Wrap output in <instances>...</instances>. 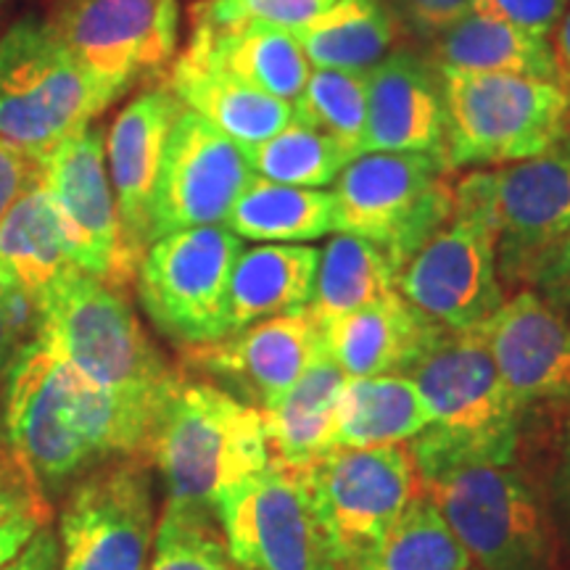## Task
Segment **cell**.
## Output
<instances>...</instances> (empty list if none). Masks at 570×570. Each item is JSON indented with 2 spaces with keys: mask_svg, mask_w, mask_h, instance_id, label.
Here are the masks:
<instances>
[{
  "mask_svg": "<svg viewBox=\"0 0 570 570\" xmlns=\"http://www.w3.org/2000/svg\"><path fill=\"white\" fill-rule=\"evenodd\" d=\"M154 420L77 375L32 336L6 386V436L42 489L61 487L96 462L146 454Z\"/></svg>",
  "mask_w": 570,
  "mask_h": 570,
  "instance_id": "obj_1",
  "label": "cell"
},
{
  "mask_svg": "<svg viewBox=\"0 0 570 570\" xmlns=\"http://www.w3.org/2000/svg\"><path fill=\"white\" fill-rule=\"evenodd\" d=\"M402 375L431 412L425 431L410 441L420 479L458 465H510L525 407L504 386L481 327H446Z\"/></svg>",
  "mask_w": 570,
  "mask_h": 570,
  "instance_id": "obj_2",
  "label": "cell"
},
{
  "mask_svg": "<svg viewBox=\"0 0 570 570\" xmlns=\"http://www.w3.org/2000/svg\"><path fill=\"white\" fill-rule=\"evenodd\" d=\"M269 458L262 410L183 370L164 396L142 454L159 470L167 504L212 515L219 499L262 473Z\"/></svg>",
  "mask_w": 570,
  "mask_h": 570,
  "instance_id": "obj_3",
  "label": "cell"
},
{
  "mask_svg": "<svg viewBox=\"0 0 570 570\" xmlns=\"http://www.w3.org/2000/svg\"><path fill=\"white\" fill-rule=\"evenodd\" d=\"M35 338L96 389L156 423L175 370L122 296V288L71 269L38 306Z\"/></svg>",
  "mask_w": 570,
  "mask_h": 570,
  "instance_id": "obj_4",
  "label": "cell"
},
{
  "mask_svg": "<svg viewBox=\"0 0 570 570\" xmlns=\"http://www.w3.org/2000/svg\"><path fill=\"white\" fill-rule=\"evenodd\" d=\"M119 98L80 67L46 19H21L0 38V140L6 146L42 161Z\"/></svg>",
  "mask_w": 570,
  "mask_h": 570,
  "instance_id": "obj_5",
  "label": "cell"
},
{
  "mask_svg": "<svg viewBox=\"0 0 570 570\" xmlns=\"http://www.w3.org/2000/svg\"><path fill=\"white\" fill-rule=\"evenodd\" d=\"M444 98V159L458 167H504L552 154L570 132V90L518 75L436 69Z\"/></svg>",
  "mask_w": 570,
  "mask_h": 570,
  "instance_id": "obj_6",
  "label": "cell"
},
{
  "mask_svg": "<svg viewBox=\"0 0 570 570\" xmlns=\"http://www.w3.org/2000/svg\"><path fill=\"white\" fill-rule=\"evenodd\" d=\"M336 233L365 238L399 273L454 214V188L441 154H360L333 183Z\"/></svg>",
  "mask_w": 570,
  "mask_h": 570,
  "instance_id": "obj_7",
  "label": "cell"
},
{
  "mask_svg": "<svg viewBox=\"0 0 570 570\" xmlns=\"http://www.w3.org/2000/svg\"><path fill=\"white\" fill-rule=\"evenodd\" d=\"M420 491L483 570H547L552 541L531 483L510 465H458L420 479Z\"/></svg>",
  "mask_w": 570,
  "mask_h": 570,
  "instance_id": "obj_8",
  "label": "cell"
},
{
  "mask_svg": "<svg viewBox=\"0 0 570 570\" xmlns=\"http://www.w3.org/2000/svg\"><path fill=\"white\" fill-rule=\"evenodd\" d=\"M244 240L225 225L156 238L135 269L138 302L156 331L180 348L227 336V288Z\"/></svg>",
  "mask_w": 570,
  "mask_h": 570,
  "instance_id": "obj_9",
  "label": "cell"
},
{
  "mask_svg": "<svg viewBox=\"0 0 570 570\" xmlns=\"http://www.w3.org/2000/svg\"><path fill=\"white\" fill-rule=\"evenodd\" d=\"M396 291L449 331H475L504 304L497 269V233L473 198L454 190L452 219L396 273Z\"/></svg>",
  "mask_w": 570,
  "mask_h": 570,
  "instance_id": "obj_10",
  "label": "cell"
},
{
  "mask_svg": "<svg viewBox=\"0 0 570 570\" xmlns=\"http://www.w3.org/2000/svg\"><path fill=\"white\" fill-rule=\"evenodd\" d=\"M320 525L338 570H346L396 523L420 494L410 446H336L306 465Z\"/></svg>",
  "mask_w": 570,
  "mask_h": 570,
  "instance_id": "obj_11",
  "label": "cell"
},
{
  "mask_svg": "<svg viewBox=\"0 0 570 570\" xmlns=\"http://www.w3.org/2000/svg\"><path fill=\"white\" fill-rule=\"evenodd\" d=\"M227 552L244 570H338L302 465L269 458L217 502Z\"/></svg>",
  "mask_w": 570,
  "mask_h": 570,
  "instance_id": "obj_12",
  "label": "cell"
},
{
  "mask_svg": "<svg viewBox=\"0 0 570 570\" xmlns=\"http://www.w3.org/2000/svg\"><path fill=\"white\" fill-rule=\"evenodd\" d=\"M106 460L69 491L59 520V570H148L156 539L151 470Z\"/></svg>",
  "mask_w": 570,
  "mask_h": 570,
  "instance_id": "obj_13",
  "label": "cell"
},
{
  "mask_svg": "<svg viewBox=\"0 0 570 570\" xmlns=\"http://www.w3.org/2000/svg\"><path fill=\"white\" fill-rule=\"evenodd\" d=\"M46 21L80 67L119 96L167 69L180 40L177 0H59Z\"/></svg>",
  "mask_w": 570,
  "mask_h": 570,
  "instance_id": "obj_14",
  "label": "cell"
},
{
  "mask_svg": "<svg viewBox=\"0 0 570 570\" xmlns=\"http://www.w3.org/2000/svg\"><path fill=\"white\" fill-rule=\"evenodd\" d=\"M487 209L497 233V269L504 288L523 285L533 262L570 227V167L558 154L458 180Z\"/></svg>",
  "mask_w": 570,
  "mask_h": 570,
  "instance_id": "obj_15",
  "label": "cell"
},
{
  "mask_svg": "<svg viewBox=\"0 0 570 570\" xmlns=\"http://www.w3.org/2000/svg\"><path fill=\"white\" fill-rule=\"evenodd\" d=\"M254 177L240 142L183 109L164 146L151 206V244L180 230L223 225Z\"/></svg>",
  "mask_w": 570,
  "mask_h": 570,
  "instance_id": "obj_16",
  "label": "cell"
},
{
  "mask_svg": "<svg viewBox=\"0 0 570 570\" xmlns=\"http://www.w3.org/2000/svg\"><path fill=\"white\" fill-rule=\"evenodd\" d=\"M42 185L59 214L75 267L114 288L130 283L135 267L125 254L101 127H85L56 146L42 159Z\"/></svg>",
  "mask_w": 570,
  "mask_h": 570,
  "instance_id": "obj_17",
  "label": "cell"
},
{
  "mask_svg": "<svg viewBox=\"0 0 570 570\" xmlns=\"http://www.w3.org/2000/svg\"><path fill=\"white\" fill-rule=\"evenodd\" d=\"M325 356L323 323L306 306L291 315L262 320L214 344L183 348V365L240 402L267 410Z\"/></svg>",
  "mask_w": 570,
  "mask_h": 570,
  "instance_id": "obj_18",
  "label": "cell"
},
{
  "mask_svg": "<svg viewBox=\"0 0 570 570\" xmlns=\"http://www.w3.org/2000/svg\"><path fill=\"white\" fill-rule=\"evenodd\" d=\"M183 106L167 85L138 92L117 114L106 135V169L117 198L122 244L130 265L151 246V206L164 146Z\"/></svg>",
  "mask_w": 570,
  "mask_h": 570,
  "instance_id": "obj_19",
  "label": "cell"
},
{
  "mask_svg": "<svg viewBox=\"0 0 570 570\" xmlns=\"http://www.w3.org/2000/svg\"><path fill=\"white\" fill-rule=\"evenodd\" d=\"M504 386L523 407L570 399V320L537 291L504 298L481 327Z\"/></svg>",
  "mask_w": 570,
  "mask_h": 570,
  "instance_id": "obj_20",
  "label": "cell"
},
{
  "mask_svg": "<svg viewBox=\"0 0 570 570\" xmlns=\"http://www.w3.org/2000/svg\"><path fill=\"white\" fill-rule=\"evenodd\" d=\"M370 151L444 156V98L439 71L410 48H394L367 71L362 154Z\"/></svg>",
  "mask_w": 570,
  "mask_h": 570,
  "instance_id": "obj_21",
  "label": "cell"
},
{
  "mask_svg": "<svg viewBox=\"0 0 570 570\" xmlns=\"http://www.w3.org/2000/svg\"><path fill=\"white\" fill-rule=\"evenodd\" d=\"M325 348L348 377L404 373L446 331L415 309L407 298L391 294L323 325Z\"/></svg>",
  "mask_w": 570,
  "mask_h": 570,
  "instance_id": "obj_22",
  "label": "cell"
},
{
  "mask_svg": "<svg viewBox=\"0 0 570 570\" xmlns=\"http://www.w3.org/2000/svg\"><path fill=\"white\" fill-rule=\"evenodd\" d=\"M185 51L285 104H294L302 96L312 75V63L294 32L269 24H244L227 30L194 27Z\"/></svg>",
  "mask_w": 570,
  "mask_h": 570,
  "instance_id": "obj_23",
  "label": "cell"
},
{
  "mask_svg": "<svg viewBox=\"0 0 570 570\" xmlns=\"http://www.w3.org/2000/svg\"><path fill=\"white\" fill-rule=\"evenodd\" d=\"M75 267L46 185L35 183L0 219V294L35 306Z\"/></svg>",
  "mask_w": 570,
  "mask_h": 570,
  "instance_id": "obj_24",
  "label": "cell"
},
{
  "mask_svg": "<svg viewBox=\"0 0 570 570\" xmlns=\"http://www.w3.org/2000/svg\"><path fill=\"white\" fill-rule=\"evenodd\" d=\"M320 248L259 244L240 248L227 288V336L244 327L306 309L315 294Z\"/></svg>",
  "mask_w": 570,
  "mask_h": 570,
  "instance_id": "obj_25",
  "label": "cell"
},
{
  "mask_svg": "<svg viewBox=\"0 0 570 570\" xmlns=\"http://www.w3.org/2000/svg\"><path fill=\"white\" fill-rule=\"evenodd\" d=\"M167 88L183 109L198 114L240 146H256L273 138L294 119L291 104L248 88L188 51L169 63Z\"/></svg>",
  "mask_w": 570,
  "mask_h": 570,
  "instance_id": "obj_26",
  "label": "cell"
},
{
  "mask_svg": "<svg viewBox=\"0 0 570 570\" xmlns=\"http://www.w3.org/2000/svg\"><path fill=\"white\" fill-rule=\"evenodd\" d=\"M348 375L331 356L309 367L285 394L262 410L269 454L288 465H312L336 449L338 399Z\"/></svg>",
  "mask_w": 570,
  "mask_h": 570,
  "instance_id": "obj_27",
  "label": "cell"
},
{
  "mask_svg": "<svg viewBox=\"0 0 570 570\" xmlns=\"http://www.w3.org/2000/svg\"><path fill=\"white\" fill-rule=\"evenodd\" d=\"M428 61L436 69L470 75H518L558 82L550 38L479 17L473 11L431 40Z\"/></svg>",
  "mask_w": 570,
  "mask_h": 570,
  "instance_id": "obj_28",
  "label": "cell"
},
{
  "mask_svg": "<svg viewBox=\"0 0 570 570\" xmlns=\"http://www.w3.org/2000/svg\"><path fill=\"white\" fill-rule=\"evenodd\" d=\"M431 423L425 399L402 373L348 377L338 399L336 446H394L417 439Z\"/></svg>",
  "mask_w": 570,
  "mask_h": 570,
  "instance_id": "obj_29",
  "label": "cell"
},
{
  "mask_svg": "<svg viewBox=\"0 0 570 570\" xmlns=\"http://www.w3.org/2000/svg\"><path fill=\"white\" fill-rule=\"evenodd\" d=\"M291 32L304 48L312 69L360 75L377 67L402 38L399 24L381 0H336L331 9Z\"/></svg>",
  "mask_w": 570,
  "mask_h": 570,
  "instance_id": "obj_30",
  "label": "cell"
},
{
  "mask_svg": "<svg viewBox=\"0 0 570 570\" xmlns=\"http://www.w3.org/2000/svg\"><path fill=\"white\" fill-rule=\"evenodd\" d=\"M240 240L306 244L336 233V196L254 177L223 223Z\"/></svg>",
  "mask_w": 570,
  "mask_h": 570,
  "instance_id": "obj_31",
  "label": "cell"
},
{
  "mask_svg": "<svg viewBox=\"0 0 570 570\" xmlns=\"http://www.w3.org/2000/svg\"><path fill=\"white\" fill-rule=\"evenodd\" d=\"M391 294H396V269L381 248L348 233L327 240L325 252H320L315 294L309 302L320 323H333Z\"/></svg>",
  "mask_w": 570,
  "mask_h": 570,
  "instance_id": "obj_32",
  "label": "cell"
},
{
  "mask_svg": "<svg viewBox=\"0 0 570 570\" xmlns=\"http://www.w3.org/2000/svg\"><path fill=\"white\" fill-rule=\"evenodd\" d=\"M346 570H473L436 504L423 491L391 529Z\"/></svg>",
  "mask_w": 570,
  "mask_h": 570,
  "instance_id": "obj_33",
  "label": "cell"
},
{
  "mask_svg": "<svg viewBox=\"0 0 570 570\" xmlns=\"http://www.w3.org/2000/svg\"><path fill=\"white\" fill-rule=\"evenodd\" d=\"M244 151L256 177L296 188H327L336 183L341 169L356 159L331 135L296 119H291L273 138L244 146Z\"/></svg>",
  "mask_w": 570,
  "mask_h": 570,
  "instance_id": "obj_34",
  "label": "cell"
},
{
  "mask_svg": "<svg viewBox=\"0 0 570 570\" xmlns=\"http://www.w3.org/2000/svg\"><path fill=\"white\" fill-rule=\"evenodd\" d=\"M291 106H294L296 122L331 135L352 156L362 154L367 119V75L312 69L302 96Z\"/></svg>",
  "mask_w": 570,
  "mask_h": 570,
  "instance_id": "obj_35",
  "label": "cell"
},
{
  "mask_svg": "<svg viewBox=\"0 0 570 570\" xmlns=\"http://www.w3.org/2000/svg\"><path fill=\"white\" fill-rule=\"evenodd\" d=\"M148 570H244L227 552L217 515L164 504Z\"/></svg>",
  "mask_w": 570,
  "mask_h": 570,
  "instance_id": "obj_36",
  "label": "cell"
},
{
  "mask_svg": "<svg viewBox=\"0 0 570 570\" xmlns=\"http://www.w3.org/2000/svg\"><path fill=\"white\" fill-rule=\"evenodd\" d=\"M336 0H196L194 27L227 30L244 24H269L281 30H296Z\"/></svg>",
  "mask_w": 570,
  "mask_h": 570,
  "instance_id": "obj_37",
  "label": "cell"
},
{
  "mask_svg": "<svg viewBox=\"0 0 570 570\" xmlns=\"http://www.w3.org/2000/svg\"><path fill=\"white\" fill-rule=\"evenodd\" d=\"M19 515L51 520V504L32 470L19 460L9 441H0V525Z\"/></svg>",
  "mask_w": 570,
  "mask_h": 570,
  "instance_id": "obj_38",
  "label": "cell"
},
{
  "mask_svg": "<svg viewBox=\"0 0 570 570\" xmlns=\"http://www.w3.org/2000/svg\"><path fill=\"white\" fill-rule=\"evenodd\" d=\"M399 32L431 42L470 13V0H381Z\"/></svg>",
  "mask_w": 570,
  "mask_h": 570,
  "instance_id": "obj_39",
  "label": "cell"
},
{
  "mask_svg": "<svg viewBox=\"0 0 570 570\" xmlns=\"http://www.w3.org/2000/svg\"><path fill=\"white\" fill-rule=\"evenodd\" d=\"M570 0H470V11L550 38Z\"/></svg>",
  "mask_w": 570,
  "mask_h": 570,
  "instance_id": "obj_40",
  "label": "cell"
},
{
  "mask_svg": "<svg viewBox=\"0 0 570 570\" xmlns=\"http://www.w3.org/2000/svg\"><path fill=\"white\" fill-rule=\"evenodd\" d=\"M525 288L537 291L554 309H570V227L533 262Z\"/></svg>",
  "mask_w": 570,
  "mask_h": 570,
  "instance_id": "obj_41",
  "label": "cell"
},
{
  "mask_svg": "<svg viewBox=\"0 0 570 570\" xmlns=\"http://www.w3.org/2000/svg\"><path fill=\"white\" fill-rule=\"evenodd\" d=\"M42 177V161L0 140V219Z\"/></svg>",
  "mask_w": 570,
  "mask_h": 570,
  "instance_id": "obj_42",
  "label": "cell"
},
{
  "mask_svg": "<svg viewBox=\"0 0 570 570\" xmlns=\"http://www.w3.org/2000/svg\"><path fill=\"white\" fill-rule=\"evenodd\" d=\"M0 570H59V539L51 525H42L35 537L27 541L24 550L3 562Z\"/></svg>",
  "mask_w": 570,
  "mask_h": 570,
  "instance_id": "obj_43",
  "label": "cell"
},
{
  "mask_svg": "<svg viewBox=\"0 0 570 570\" xmlns=\"http://www.w3.org/2000/svg\"><path fill=\"white\" fill-rule=\"evenodd\" d=\"M51 520L40 515H19L13 518L11 523L0 525V566L9 562L13 554L24 550V544L30 541L35 533H38L42 525H48Z\"/></svg>",
  "mask_w": 570,
  "mask_h": 570,
  "instance_id": "obj_44",
  "label": "cell"
},
{
  "mask_svg": "<svg viewBox=\"0 0 570 570\" xmlns=\"http://www.w3.org/2000/svg\"><path fill=\"white\" fill-rule=\"evenodd\" d=\"M550 42L554 53V75H558V82L562 88L570 90V6L562 13L560 24L550 35Z\"/></svg>",
  "mask_w": 570,
  "mask_h": 570,
  "instance_id": "obj_45",
  "label": "cell"
},
{
  "mask_svg": "<svg viewBox=\"0 0 570 570\" xmlns=\"http://www.w3.org/2000/svg\"><path fill=\"white\" fill-rule=\"evenodd\" d=\"M13 338H17V333H13L11 320H9V312H6L3 294H0V356H3L6 348H9V346L13 344Z\"/></svg>",
  "mask_w": 570,
  "mask_h": 570,
  "instance_id": "obj_46",
  "label": "cell"
},
{
  "mask_svg": "<svg viewBox=\"0 0 570 570\" xmlns=\"http://www.w3.org/2000/svg\"><path fill=\"white\" fill-rule=\"evenodd\" d=\"M552 154H558L560 156V159L562 161H566L568 164V167H570V132L566 135V140H562L560 142V146L558 148H554V151Z\"/></svg>",
  "mask_w": 570,
  "mask_h": 570,
  "instance_id": "obj_47",
  "label": "cell"
},
{
  "mask_svg": "<svg viewBox=\"0 0 570 570\" xmlns=\"http://www.w3.org/2000/svg\"><path fill=\"white\" fill-rule=\"evenodd\" d=\"M568 491H570V452H568Z\"/></svg>",
  "mask_w": 570,
  "mask_h": 570,
  "instance_id": "obj_48",
  "label": "cell"
},
{
  "mask_svg": "<svg viewBox=\"0 0 570 570\" xmlns=\"http://www.w3.org/2000/svg\"><path fill=\"white\" fill-rule=\"evenodd\" d=\"M0 3H6V0H0Z\"/></svg>",
  "mask_w": 570,
  "mask_h": 570,
  "instance_id": "obj_49",
  "label": "cell"
}]
</instances>
